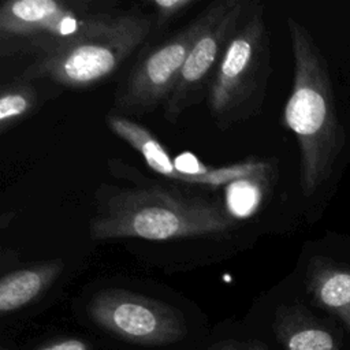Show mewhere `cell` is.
Returning <instances> with one entry per match:
<instances>
[{"instance_id": "obj_18", "label": "cell", "mask_w": 350, "mask_h": 350, "mask_svg": "<svg viewBox=\"0 0 350 350\" xmlns=\"http://www.w3.org/2000/svg\"><path fill=\"white\" fill-rule=\"evenodd\" d=\"M241 350H269L262 342L252 339L241 345Z\"/></svg>"}, {"instance_id": "obj_6", "label": "cell", "mask_w": 350, "mask_h": 350, "mask_svg": "<svg viewBox=\"0 0 350 350\" xmlns=\"http://www.w3.org/2000/svg\"><path fill=\"white\" fill-rule=\"evenodd\" d=\"M105 124L111 133L138 152L150 170L180 185L219 189L241 179L278 174L275 159L249 156L224 167L202 164L191 153H183L174 159L149 129L116 112H109L105 116Z\"/></svg>"}, {"instance_id": "obj_13", "label": "cell", "mask_w": 350, "mask_h": 350, "mask_svg": "<svg viewBox=\"0 0 350 350\" xmlns=\"http://www.w3.org/2000/svg\"><path fill=\"white\" fill-rule=\"evenodd\" d=\"M38 104V93L33 81L18 78L1 85L0 92V133L31 115Z\"/></svg>"}, {"instance_id": "obj_3", "label": "cell", "mask_w": 350, "mask_h": 350, "mask_svg": "<svg viewBox=\"0 0 350 350\" xmlns=\"http://www.w3.org/2000/svg\"><path fill=\"white\" fill-rule=\"evenodd\" d=\"M271 74L264 4L246 1L208 89L206 103L215 124L227 130L256 116L262 108Z\"/></svg>"}, {"instance_id": "obj_17", "label": "cell", "mask_w": 350, "mask_h": 350, "mask_svg": "<svg viewBox=\"0 0 350 350\" xmlns=\"http://www.w3.org/2000/svg\"><path fill=\"white\" fill-rule=\"evenodd\" d=\"M206 350H241V345H238L234 340H221V342L212 345Z\"/></svg>"}, {"instance_id": "obj_10", "label": "cell", "mask_w": 350, "mask_h": 350, "mask_svg": "<svg viewBox=\"0 0 350 350\" xmlns=\"http://www.w3.org/2000/svg\"><path fill=\"white\" fill-rule=\"evenodd\" d=\"M305 286L314 305L338 317L350 332V268L327 256H312Z\"/></svg>"}, {"instance_id": "obj_9", "label": "cell", "mask_w": 350, "mask_h": 350, "mask_svg": "<svg viewBox=\"0 0 350 350\" xmlns=\"http://www.w3.org/2000/svg\"><path fill=\"white\" fill-rule=\"evenodd\" d=\"M246 0H217L212 14L194 41L178 83L165 103V119L176 123L179 116L208 94L226 46L245 11Z\"/></svg>"}, {"instance_id": "obj_7", "label": "cell", "mask_w": 350, "mask_h": 350, "mask_svg": "<svg viewBox=\"0 0 350 350\" xmlns=\"http://www.w3.org/2000/svg\"><path fill=\"white\" fill-rule=\"evenodd\" d=\"M212 14V3L179 31L145 52L119 85L113 112L142 116L153 112L172 94L187 55Z\"/></svg>"}, {"instance_id": "obj_16", "label": "cell", "mask_w": 350, "mask_h": 350, "mask_svg": "<svg viewBox=\"0 0 350 350\" xmlns=\"http://www.w3.org/2000/svg\"><path fill=\"white\" fill-rule=\"evenodd\" d=\"M34 350H92V346L88 340L77 336H66L48 340Z\"/></svg>"}, {"instance_id": "obj_2", "label": "cell", "mask_w": 350, "mask_h": 350, "mask_svg": "<svg viewBox=\"0 0 350 350\" xmlns=\"http://www.w3.org/2000/svg\"><path fill=\"white\" fill-rule=\"evenodd\" d=\"M287 29L294 57V78L283 111V123L298 142L302 194L312 197L329 179L345 146L346 134L338 116L324 55L298 19L288 16Z\"/></svg>"}, {"instance_id": "obj_8", "label": "cell", "mask_w": 350, "mask_h": 350, "mask_svg": "<svg viewBox=\"0 0 350 350\" xmlns=\"http://www.w3.org/2000/svg\"><path fill=\"white\" fill-rule=\"evenodd\" d=\"M100 329L139 346H165L186 336L182 313L159 299L124 288H103L86 305Z\"/></svg>"}, {"instance_id": "obj_14", "label": "cell", "mask_w": 350, "mask_h": 350, "mask_svg": "<svg viewBox=\"0 0 350 350\" xmlns=\"http://www.w3.org/2000/svg\"><path fill=\"white\" fill-rule=\"evenodd\" d=\"M278 174L265 175L260 178L241 179L227 186V205L228 212L239 219L241 216H247L253 209L260 206L262 198L267 196L268 190L276 180Z\"/></svg>"}, {"instance_id": "obj_15", "label": "cell", "mask_w": 350, "mask_h": 350, "mask_svg": "<svg viewBox=\"0 0 350 350\" xmlns=\"http://www.w3.org/2000/svg\"><path fill=\"white\" fill-rule=\"evenodd\" d=\"M198 0H149L148 4L154 11V27L161 29L178 19L187 10L194 7Z\"/></svg>"}, {"instance_id": "obj_12", "label": "cell", "mask_w": 350, "mask_h": 350, "mask_svg": "<svg viewBox=\"0 0 350 350\" xmlns=\"http://www.w3.org/2000/svg\"><path fill=\"white\" fill-rule=\"evenodd\" d=\"M273 332L284 350H342L327 325L299 304L276 309Z\"/></svg>"}, {"instance_id": "obj_11", "label": "cell", "mask_w": 350, "mask_h": 350, "mask_svg": "<svg viewBox=\"0 0 350 350\" xmlns=\"http://www.w3.org/2000/svg\"><path fill=\"white\" fill-rule=\"evenodd\" d=\"M64 271L62 258L12 269L0 279L1 316L18 312L40 299Z\"/></svg>"}, {"instance_id": "obj_1", "label": "cell", "mask_w": 350, "mask_h": 350, "mask_svg": "<svg viewBox=\"0 0 350 350\" xmlns=\"http://www.w3.org/2000/svg\"><path fill=\"white\" fill-rule=\"evenodd\" d=\"M96 201L89 237L100 242L220 237L238 224L221 201L183 187H112Z\"/></svg>"}, {"instance_id": "obj_19", "label": "cell", "mask_w": 350, "mask_h": 350, "mask_svg": "<svg viewBox=\"0 0 350 350\" xmlns=\"http://www.w3.org/2000/svg\"><path fill=\"white\" fill-rule=\"evenodd\" d=\"M0 350H11V349H10V347H7V346H3Z\"/></svg>"}, {"instance_id": "obj_4", "label": "cell", "mask_w": 350, "mask_h": 350, "mask_svg": "<svg viewBox=\"0 0 350 350\" xmlns=\"http://www.w3.org/2000/svg\"><path fill=\"white\" fill-rule=\"evenodd\" d=\"M153 26L154 18L148 14H116L105 27L93 34L36 57L21 78L48 79L68 89L92 88L109 78L146 40Z\"/></svg>"}, {"instance_id": "obj_5", "label": "cell", "mask_w": 350, "mask_h": 350, "mask_svg": "<svg viewBox=\"0 0 350 350\" xmlns=\"http://www.w3.org/2000/svg\"><path fill=\"white\" fill-rule=\"evenodd\" d=\"M113 18L89 1L7 0L0 7V55L41 57L93 34Z\"/></svg>"}]
</instances>
